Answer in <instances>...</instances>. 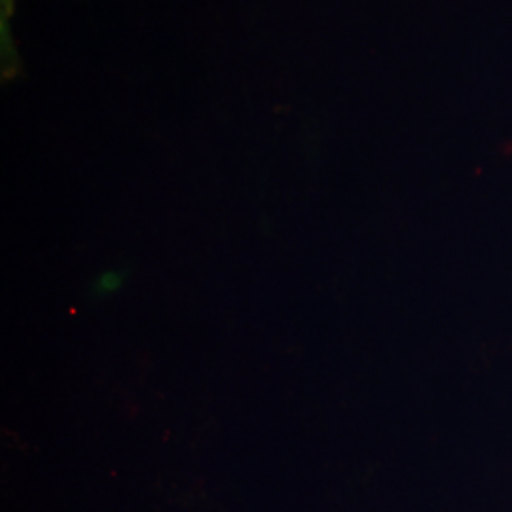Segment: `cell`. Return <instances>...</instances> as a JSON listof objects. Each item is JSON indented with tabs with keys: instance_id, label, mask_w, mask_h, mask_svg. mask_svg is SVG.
Returning a JSON list of instances; mask_svg holds the SVG:
<instances>
[{
	"instance_id": "obj_1",
	"label": "cell",
	"mask_w": 512,
	"mask_h": 512,
	"mask_svg": "<svg viewBox=\"0 0 512 512\" xmlns=\"http://www.w3.org/2000/svg\"><path fill=\"white\" fill-rule=\"evenodd\" d=\"M16 10V0H0V50H2V78L12 80L21 73V57L12 38L10 19Z\"/></svg>"
},
{
	"instance_id": "obj_2",
	"label": "cell",
	"mask_w": 512,
	"mask_h": 512,
	"mask_svg": "<svg viewBox=\"0 0 512 512\" xmlns=\"http://www.w3.org/2000/svg\"><path fill=\"white\" fill-rule=\"evenodd\" d=\"M120 285H122V274L120 272H105V274H101L95 279L93 293L99 294V296L112 294L120 289Z\"/></svg>"
}]
</instances>
